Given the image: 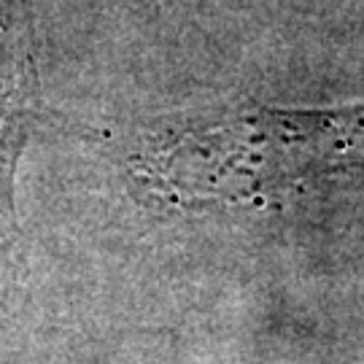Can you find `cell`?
<instances>
[{
	"mask_svg": "<svg viewBox=\"0 0 364 364\" xmlns=\"http://www.w3.org/2000/svg\"><path fill=\"white\" fill-rule=\"evenodd\" d=\"M165 176L186 195L281 197L364 176V100L332 108L240 103L176 132Z\"/></svg>",
	"mask_w": 364,
	"mask_h": 364,
	"instance_id": "6da1fadb",
	"label": "cell"
},
{
	"mask_svg": "<svg viewBox=\"0 0 364 364\" xmlns=\"http://www.w3.org/2000/svg\"><path fill=\"white\" fill-rule=\"evenodd\" d=\"M38 73L25 0H0V213L14 216V173L41 119Z\"/></svg>",
	"mask_w": 364,
	"mask_h": 364,
	"instance_id": "7a4b0ae2",
	"label": "cell"
}]
</instances>
